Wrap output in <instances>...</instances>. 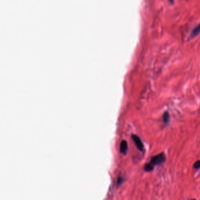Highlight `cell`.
Listing matches in <instances>:
<instances>
[{
  "mask_svg": "<svg viewBox=\"0 0 200 200\" xmlns=\"http://www.w3.org/2000/svg\"><path fill=\"white\" fill-rule=\"evenodd\" d=\"M165 160L166 158L164 153H161L152 157L150 161V163L155 166L157 165H160L164 162H165Z\"/></svg>",
  "mask_w": 200,
  "mask_h": 200,
  "instance_id": "6da1fadb",
  "label": "cell"
},
{
  "mask_svg": "<svg viewBox=\"0 0 200 200\" xmlns=\"http://www.w3.org/2000/svg\"><path fill=\"white\" fill-rule=\"evenodd\" d=\"M132 138L134 143H135L136 147H137V149L140 150V151H143L144 150V145L140 138L138 136L136 135V134H132Z\"/></svg>",
  "mask_w": 200,
  "mask_h": 200,
  "instance_id": "7a4b0ae2",
  "label": "cell"
},
{
  "mask_svg": "<svg viewBox=\"0 0 200 200\" xmlns=\"http://www.w3.org/2000/svg\"><path fill=\"white\" fill-rule=\"evenodd\" d=\"M128 150V144L127 141L126 140H123L120 143V151L121 153L123 154H126Z\"/></svg>",
  "mask_w": 200,
  "mask_h": 200,
  "instance_id": "3957f363",
  "label": "cell"
},
{
  "mask_svg": "<svg viewBox=\"0 0 200 200\" xmlns=\"http://www.w3.org/2000/svg\"><path fill=\"white\" fill-rule=\"evenodd\" d=\"M199 34H200V23L196 27L193 29L191 32L190 37L194 38Z\"/></svg>",
  "mask_w": 200,
  "mask_h": 200,
  "instance_id": "277c9868",
  "label": "cell"
},
{
  "mask_svg": "<svg viewBox=\"0 0 200 200\" xmlns=\"http://www.w3.org/2000/svg\"><path fill=\"white\" fill-rule=\"evenodd\" d=\"M154 166L153 164H151L150 162L146 164L144 166V170L147 172L152 171L154 170Z\"/></svg>",
  "mask_w": 200,
  "mask_h": 200,
  "instance_id": "5b68a950",
  "label": "cell"
},
{
  "mask_svg": "<svg viewBox=\"0 0 200 200\" xmlns=\"http://www.w3.org/2000/svg\"><path fill=\"white\" fill-rule=\"evenodd\" d=\"M170 120V114L168 112H165L163 114V121L164 123V124L167 125V123L169 122Z\"/></svg>",
  "mask_w": 200,
  "mask_h": 200,
  "instance_id": "8992f818",
  "label": "cell"
},
{
  "mask_svg": "<svg viewBox=\"0 0 200 200\" xmlns=\"http://www.w3.org/2000/svg\"><path fill=\"white\" fill-rule=\"evenodd\" d=\"M193 167L195 168V169H199L200 168V160H198L196 162L194 163Z\"/></svg>",
  "mask_w": 200,
  "mask_h": 200,
  "instance_id": "52a82bcc",
  "label": "cell"
},
{
  "mask_svg": "<svg viewBox=\"0 0 200 200\" xmlns=\"http://www.w3.org/2000/svg\"><path fill=\"white\" fill-rule=\"evenodd\" d=\"M168 1H169L171 3H172V4L174 3V0H168Z\"/></svg>",
  "mask_w": 200,
  "mask_h": 200,
  "instance_id": "ba28073f",
  "label": "cell"
}]
</instances>
